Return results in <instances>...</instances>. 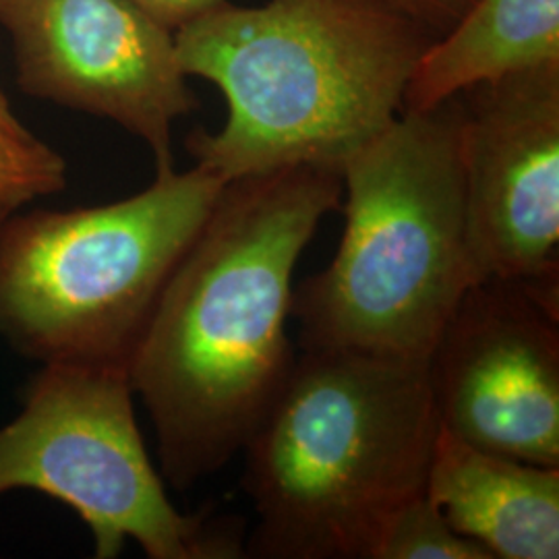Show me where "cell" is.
<instances>
[{
  "mask_svg": "<svg viewBox=\"0 0 559 559\" xmlns=\"http://www.w3.org/2000/svg\"><path fill=\"white\" fill-rule=\"evenodd\" d=\"M342 198L338 168L318 164L228 180L166 282L129 381L175 489L221 473L284 392L295 267Z\"/></svg>",
  "mask_w": 559,
  "mask_h": 559,
  "instance_id": "1",
  "label": "cell"
},
{
  "mask_svg": "<svg viewBox=\"0 0 559 559\" xmlns=\"http://www.w3.org/2000/svg\"><path fill=\"white\" fill-rule=\"evenodd\" d=\"M436 36L388 0H228L175 32L187 78L226 98L221 131L187 147L221 179L284 166L338 168L404 110Z\"/></svg>",
  "mask_w": 559,
  "mask_h": 559,
  "instance_id": "2",
  "label": "cell"
},
{
  "mask_svg": "<svg viewBox=\"0 0 559 559\" xmlns=\"http://www.w3.org/2000/svg\"><path fill=\"white\" fill-rule=\"evenodd\" d=\"M438 436L427 360L302 350L242 450L258 514L245 556L369 559L388 519L425 493Z\"/></svg>",
  "mask_w": 559,
  "mask_h": 559,
  "instance_id": "3",
  "label": "cell"
},
{
  "mask_svg": "<svg viewBox=\"0 0 559 559\" xmlns=\"http://www.w3.org/2000/svg\"><path fill=\"white\" fill-rule=\"evenodd\" d=\"M340 175L338 251L293 293L302 350L427 360L480 282L466 230L459 98L402 110Z\"/></svg>",
  "mask_w": 559,
  "mask_h": 559,
  "instance_id": "4",
  "label": "cell"
},
{
  "mask_svg": "<svg viewBox=\"0 0 559 559\" xmlns=\"http://www.w3.org/2000/svg\"><path fill=\"white\" fill-rule=\"evenodd\" d=\"M226 180L198 166L156 173L138 195L0 224V338L41 365L129 371L166 282Z\"/></svg>",
  "mask_w": 559,
  "mask_h": 559,
  "instance_id": "5",
  "label": "cell"
},
{
  "mask_svg": "<svg viewBox=\"0 0 559 559\" xmlns=\"http://www.w3.org/2000/svg\"><path fill=\"white\" fill-rule=\"evenodd\" d=\"M133 402L124 369L44 365L20 415L0 429V496L32 489L69 506L98 559L119 558L127 540L150 559L242 558L237 520L175 508Z\"/></svg>",
  "mask_w": 559,
  "mask_h": 559,
  "instance_id": "6",
  "label": "cell"
},
{
  "mask_svg": "<svg viewBox=\"0 0 559 559\" xmlns=\"http://www.w3.org/2000/svg\"><path fill=\"white\" fill-rule=\"evenodd\" d=\"M21 90L140 138L175 168L173 127L198 108L175 32L133 0H0Z\"/></svg>",
  "mask_w": 559,
  "mask_h": 559,
  "instance_id": "7",
  "label": "cell"
},
{
  "mask_svg": "<svg viewBox=\"0 0 559 559\" xmlns=\"http://www.w3.org/2000/svg\"><path fill=\"white\" fill-rule=\"evenodd\" d=\"M441 429L559 468V286L483 280L427 359Z\"/></svg>",
  "mask_w": 559,
  "mask_h": 559,
  "instance_id": "8",
  "label": "cell"
},
{
  "mask_svg": "<svg viewBox=\"0 0 559 559\" xmlns=\"http://www.w3.org/2000/svg\"><path fill=\"white\" fill-rule=\"evenodd\" d=\"M456 98L466 230L480 282L559 284V62Z\"/></svg>",
  "mask_w": 559,
  "mask_h": 559,
  "instance_id": "9",
  "label": "cell"
},
{
  "mask_svg": "<svg viewBox=\"0 0 559 559\" xmlns=\"http://www.w3.org/2000/svg\"><path fill=\"white\" fill-rule=\"evenodd\" d=\"M491 559L559 558V468L480 450L440 427L425 485Z\"/></svg>",
  "mask_w": 559,
  "mask_h": 559,
  "instance_id": "10",
  "label": "cell"
},
{
  "mask_svg": "<svg viewBox=\"0 0 559 559\" xmlns=\"http://www.w3.org/2000/svg\"><path fill=\"white\" fill-rule=\"evenodd\" d=\"M558 62L559 0H475L420 57L404 110L436 108L479 83Z\"/></svg>",
  "mask_w": 559,
  "mask_h": 559,
  "instance_id": "11",
  "label": "cell"
},
{
  "mask_svg": "<svg viewBox=\"0 0 559 559\" xmlns=\"http://www.w3.org/2000/svg\"><path fill=\"white\" fill-rule=\"evenodd\" d=\"M369 559H491L479 543L460 535L440 508L420 493L388 519Z\"/></svg>",
  "mask_w": 559,
  "mask_h": 559,
  "instance_id": "12",
  "label": "cell"
},
{
  "mask_svg": "<svg viewBox=\"0 0 559 559\" xmlns=\"http://www.w3.org/2000/svg\"><path fill=\"white\" fill-rule=\"evenodd\" d=\"M67 187V162L32 135L0 131V205L17 210L27 201L59 193Z\"/></svg>",
  "mask_w": 559,
  "mask_h": 559,
  "instance_id": "13",
  "label": "cell"
},
{
  "mask_svg": "<svg viewBox=\"0 0 559 559\" xmlns=\"http://www.w3.org/2000/svg\"><path fill=\"white\" fill-rule=\"evenodd\" d=\"M425 25L436 40L471 9L475 0H388Z\"/></svg>",
  "mask_w": 559,
  "mask_h": 559,
  "instance_id": "14",
  "label": "cell"
},
{
  "mask_svg": "<svg viewBox=\"0 0 559 559\" xmlns=\"http://www.w3.org/2000/svg\"><path fill=\"white\" fill-rule=\"evenodd\" d=\"M147 15L177 32L180 25L198 20L226 0H133Z\"/></svg>",
  "mask_w": 559,
  "mask_h": 559,
  "instance_id": "15",
  "label": "cell"
},
{
  "mask_svg": "<svg viewBox=\"0 0 559 559\" xmlns=\"http://www.w3.org/2000/svg\"><path fill=\"white\" fill-rule=\"evenodd\" d=\"M0 131H2V133H9V135H20V138L32 135V133L21 124V120L15 117V112H13V108H11V102L7 98V94L2 92V87H0Z\"/></svg>",
  "mask_w": 559,
  "mask_h": 559,
  "instance_id": "16",
  "label": "cell"
},
{
  "mask_svg": "<svg viewBox=\"0 0 559 559\" xmlns=\"http://www.w3.org/2000/svg\"><path fill=\"white\" fill-rule=\"evenodd\" d=\"M11 212H15V210H11V207H2V205H0V224L4 222V218H7Z\"/></svg>",
  "mask_w": 559,
  "mask_h": 559,
  "instance_id": "17",
  "label": "cell"
}]
</instances>
